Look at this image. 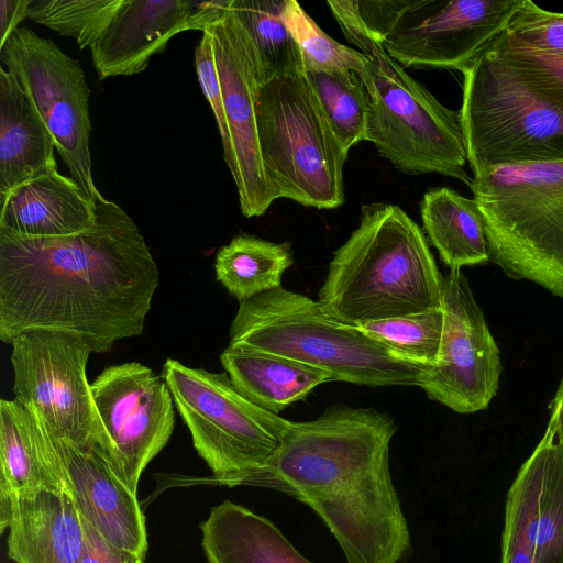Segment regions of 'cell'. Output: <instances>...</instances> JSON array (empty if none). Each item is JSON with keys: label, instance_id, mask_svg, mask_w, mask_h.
<instances>
[{"label": "cell", "instance_id": "cell-1", "mask_svg": "<svg viewBox=\"0 0 563 563\" xmlns=\"http://www.w3.org/2000/svg\"><path fill=\"white\" fill-rule=\"evenodd\" d=\"M80 233L31 238L0 229V340L31 329L62 331L107 353L139 336L159 282L134 220L99 192Z\"/></svg>", "mask_w": 563, "mask_h": 563}, {"label": "cell", "instance_id": "cell-2", "mask_svg": "<svg viewBox=\"0 0 563 563\" xmlns=\"http://www.w3.org/2000/svg\"><path fill=\"white\" fill-rule=\"evenodd\" d=\"M397 426L374 408L336 406L292 422L275 455L267 488L309 506L346 563H406L409 527L389 470Z\"/></svg>", "mask_w": 563, "mask_h": 563}, {"label": "cell", "instance_id": "cell-3", "mask_svg": "<svg viewBox=\"0 0 563 563\" xmlns=\"http://www.w3.org/2000/svg\"><path fill=\"white\" fill-rule=\"evenodd\" d=\"M443 277L423 230L399 207L362 206L333 254L318 301L352 325L442 308Z\"/></svg>", "mask_w": 563, "mask_h": 563}, {"label": "cell", "instance_id": "cell-4", "mask_svg": "<svg viewBox=\"0 0 563 563\" xmlns=\"http://www.w3.org/2000/svg\"><path fill=\"white\" fill-rule=\"evenodd\" d=\"M345 38L366 59L356 73L367 97L365 141L408 175L437 173L472 184L460 110L443 106L362 24L355 0L327 1Z\"/></svg>", "mask_w": 563, "mask_h": 563}, {"label": "cell", "instance_id": "cell-5", "mask_svg": "<svg viewBox=\"0 0 563 563\" xmlns=\"http://www.w3.org/2000/svg\"><path fill=\"white\" fill-rule=\"evenodd\" d=\"M229 339V346L321 368L332 382L420 387L430 368L388 350L357 325L332 318L319 301L282 286L240 302Z\"/></svg>", "mask_w": 563, "mask_h": 563}, {"label": "cell", "instance_id": "cell-6", "mask_svg": "<svg viewBox=\"0 0 563 563\" xmlns=\"http://www.w3.org/2000/svg\"><path fill=\"white\" fill-rule=\"evenodd\" d=\"M470 188L489 261L563 298V161L489 169Z\"/></svg>", "mask_w": 563, "mask_h": 563}, {"label": "cell", "instance_id": "cell-7", "mask_svg": "<svg viewBox=\"0 0 563 563\" xmlns=\"http://www.w3.org/2000/svg\"><path fill=\"white\" fill-rule=\"evenodd\" d=\"M162 376L188 428L194 448L212 475L188 483L267 488L272 462L290 427L233 386L227 373H212L167 358Z\"/></svg>", "mask_w": 563, "mask_h": 563}, {"label": "cell", "instance_id": "cell-8", "mask_svg": "<svg viewBox=\"0 0 563 563\" xmlns=\"http://www.w3.org/2000/svg\"><path fill=\"white\" fill-rule=\"evenodd\" d=\"M256 122L264 170L276 199L316 209L344 203L349 151L333 132L303 70L261 84Z\"/></svg>", "mask_w": 563, "mask_h": 563}, {"label": "cell", "instance_id": "cell-9", "mask_svg": "<svg viewBox=\"0 0 563 563\" xmlns=\"http://www.w3.org/2000/svg\"><path fill=\"white\" fill-rule=\"evenodd\" d=\"M460 109L473 176L563 161V110L537 93L493 45L463 73Z\"/></svg>", "mask_w": 563, "mask_h": 563}, {"label": "cell", "instance_id": "cell-10", "mask_svg": "<svg viewBox=\"0 0 563 563\" xmlns=\"http://www.w3.org/2000/svg\"><path fill=\"white\" fill-rule=\"evenodd\" d=\"M14 398L31 408L59 441L108 452L86 368L89 344L62 331L31 329L10 344Z\"/></svg>", "mask_w": 563, "mask_h": 563}, {"label": "cell", "instance_id": "cell-11", "mask_svg": "<svg viewBox=\"0 0 563 563\" xmlns=\"http://www.w3.org/2000/svg\"><path fill=\"white\" fill-rule=\"evenodd\" d=\"M0 59L44 119L70 177L93 201L100 191L91 172L90 88L80 64L27 27L9 37Z\"/></svg>", "mask_w": 563, "mask_h": 563}, {"label": "cell", "instance_id": "cell-12", "mask_svg": "<svg viewBox=\"0 0 563 563\" xmlns=\"http://www.w3.org/2000/svg\"><path fill=\"white\" fill-rule=\"evenodd\" d=\"M522 0H401L380 44L404 68L466 70Z\"/></svg>", "mask_w": 563, "mask_h": 563}, {"label": "cell", "instance_id": "cell-13", "mask_svg": "<svg viewBox=\"0 0 563 563\" xmlns=\"http://www.w3.org/2000/svg\"><path fill=\"white\" fill-rule=\"evenodd\" d=\"M205 29L212 36L221 82L224 162L235 183L243 216L258 217L276 200L264 170L257 134L256 98L265 81L262 64L250 35L229 9Z\"/></svg>", "mask_w": 563, "mask_h": 563}, {"label": "cell", "instance_id": "cell-14", "mask_svg": "<svg viewBox=\"0 0 563 563\" xmlns=\"http://www.w3.org/2000/svg\"><path fill=\"white\" fill-rule=\"evenodd\" d=\"M90 387L108 437L107 457L136 493L143 471L173 434L170 390L162 375L139 362L104 368Z\"/></svg>", "mask_w": 563, "mask_h": 563}, {"label": "cell", "instance_id": "cell-15", "mask_svg": "<svg viewBox=\"0 0 563 563\" xmlns=\"http://www.w3.org/2000/svg\"><path fill=\"white\" fill-rule=\"evenodd\" d=\"M444 327L435 365L421 388L429 398L459 413L485 409L496 395L500 353L461 269L443 277Z\"/></svg>", "mask_w": 563, "mask_h": 563}, {"label": "cell", "instance_id": "cell-16", "mask_svg": "<svg viewBox=\"0 0 563 563\" xmlns=\"http://www.w3.org/2000/svg\"><path fill=\"white\" fill-rule=\"evenodd\" d=\"M504 527L534 563H563V446L550 423L507 493Z\"/></svg>", "mask_w": 563, "mask_h": 563}, {"label": "cell", "instance_id": "cell-17", "mask_svg": "<svg viewBox=\"0 0 563 563\" xmlns=\"http://www.w3.org/2000/svg\"><path fill=\"white\" fill-rule=\"evenodd\" d=\"M199 2L186 0H122L118 11L90 47L100 79L143 71L169 40L205 27Z\"/></svg>", "mask_w": 563, "mask_h": 563}, {"label": "cell", "instance_id": "cell-18", "mask_svg": "<svg viewBox=\"0 0 563 563\" xmlns=\"http://www.w3.org/2000/svg\"><path fill=\"white\" fill-rule=\"evenodd\" d=\"M69 494L80 517L115 547L145 558V517L136 493L100 448L80 450L59 441Z\"/></svg>", "mask_w": 563, "mask_h": 563}, {"label": "cell", "instance_id": "cell-19", "mask_svg": "<svg viewBox=\"0 0 563 563\" xmlns=\"http://www.w3.org/2000/svg\"><path fill=\"white\" fill-rule=\"evenodd\" d=\"M44 489L69 494L57 439L31 408L1 399L0 490L22 496Z\"/></svg>", "mask_w": 563, "mask_h": 563}, {"label": "cell", "instance_id": "cell-20", "mask_svg": "<svg viewBox=\"0 0 563 563\" xmlns=\"http://www.w3.org/2000/svg\"><path fill=\"white\" fill-rule=\"evenodd\" d=\"M8 528V556L15 563H82V521L67 492L14 495Z\"/></svg>", "mask_w": 563, "mask_h": 563}, {"label": "cell", "instance_id": "cell-21", "mask_svg": "<svg viewBox=\"0 0 563 563\" xmlns=\"http://www.w3.org/2000/svg\"><path fill=\"white\" fill-rule=\"evenodd\" d=\"M0 229L31 238L73 235L95 223V203L82 187L57 169L0 196Z\"/></svg>", "mask_w": 563, "mask_h": 563}, {"label": "cell", "instance_id": "cell-22", "mask_svg": "<svg viewBox=\"0 0 563 563\" xmlns=\"http://www.w3.org/2000/svg\"><path fill=\"white\" fill-rule=\"evenodd\" d=\"M54 137L14 77L0 66V196L57 169Z\"/></svg>", "mask_w": 563, "mask_h": 563}, {"label": "cell", "instance_id": "cell-23", "mask_svg": "<svg viewBox=\"0 0 563 563\" xmlns=\"http://www.w3.org/2000/svg\"><path fill=\"white\" fill-rule=\"evenodd\" d=\"M208 563H313L267 518L230 500L200 526Z\"/></svg>", "mask_w": 563, "mask_h": 563}, {"label": "cell", "instance_id": "cell-24", "mask_svg": "<svg viewBox=\"0 0 563 563\" xmlns=\"http://www.w3.org/2000/svg\"><path fill=\"white\" fill-rule=\"evenodd\" d=\"M220 362L244 398L275 415L303 399L317 386L332 382L321 368L253 349L228 345Z\"/></svg>", "mask_w": 563, "mask_h": 563}, {"label": "cell", "instance_id": "cell-25", "mask_svg": "<svg viewBox=\"0 0 563 563\" xmlns=\"http://www.w3.org/2000/svg\"><path fill=\"white\" fill-rule=\"evenodd\" d=\"M420 214L426 236L450 269L489 261L483 217L473 198L432 188L421 199Z\"/></svg>", "mask_w": 563, "mask_h": 563}, {"label": "cell", "instance_id": "cell-26", "mask_svg": "<svg viewBox=\"0 0 563 563\" xmlns=\"http://www.w3.org/2000/svg\"><path fill=\"white\" fill-rule=\"evenodd\" d=\"M295 263L291 244L240 234L216 255L217 280L239 302L282 286L284 273Z\"/></svg>", "mask_w": 563, "mask_h": 563}, {"label": "cell", "instance_id": "cell-27", "mask_svg": "<svg viewBox=\"0 0 563 563\" xmlns=\"http://www.w3.org/2000/svg\"><path fill=\"white\" fill-rule=\"evenodd\" d=\"M286 0H231L229 10L250 35L265 80L303 70L300 48L288 31L283 10Z\"/></svg>", "mask_w": 563, "mask_h": 563}, {"label": "cell", "instance_id": "cell-28", "mask_svg": "<svg viewBox=\"0 0 563 563\" xmlns=\"http://www.w3.org/2000/svg\"><path fill=\"white\" fill-rule=\"evenodd\" d=\"M303 74L344 148L365 141L367 97L356 73L303 69Z\"/></svg>", "mask_w": 563, "mask_h": 563}, {"label": "cell", "instance_id": "cell-29", "mask_svg": "<svg viewBox=\"0 0 563 563\" xmlns=\"http://www.w3.org/2000/svg\"><path fill=\"white\" fill-rule=\"evenodd\" d=\"M364 333L408 361L426 367L437 364L444 312L426 310L357 325Z\"/></svg>", "mask_w": 563, "mask_h": 563}, {"label": "cell", "instance_id": "cell-30", "mask_svg": "<svg viewBox=\"0 0 563 563\" xmlns=\"http://www.w3.org/2000/svg\"><path fill=\"white\" fill-rule=\"evenodd\" d=\"M122 0H30L27 19L73 37L80 48L100 37Z\"/></svg>", "mask_w": 563, "mask_h": 563}, {"label": "cell", "instance_id": "cell-31", "mask_svg": "<svg viewBox=\"0 0 563 563\" xmlns=\"http://www.w3.org/2000/svg\"><path fill=\"white\" fill-rule=\"evenodd\" d=\"M283 20L300 48L303 69L362 70L366 55L333 40L297 1L286 0Z\"/></svg>", "mask_w": 563, "mask_h": 563}, {"label": "cell", "instance_id": "cell-32", "mask_svg": "<svg viewBox=\"0 0 563 563\" xmlns=\"http://www.w3.org/2000/svg\"><path fill=\"white\" fill-rule=\"evenodd\" d=\"M542 98L563 110V57L530 49L504 30L492 43Z\"/></svg>", "mask_w": 563, "mask_h": 563}, {"label": "cell", "instance_id": "cell-33", "mask_svg": "<svg viewBox=\"0 0 563 563\" xmlns=\"http://www.w3.org/2000/svg\"><path fill=\"white\" fill-rule=\"evenodd\" d=\"M505 31L522 46L563 57V12L547 11L531 0H522Z\"/></svg>", "mask_w": 563, "mask_h": 563}, {"label": "cell", "instance_id": "cell-34", "mask_svg": "<svg viewBox=\"0 0 563 563\" xmlns=\"http://www.w3.org/2000/svg\"><path fill=\"white\" fill-rule=\"evenodd\" d=\"M195 63L201 90L214 114L221 140L225 136L221 82L210 32L205 29L195 49Z\"/></svg>", "mask_w": 563, "mask_h": 563}, {"label": "cell", "instance_id": "cell-35", "mask_svg": "<svg viewBox=\"0 0 563 563\" xmlns=\"http://www.w3.org/2000/svg\"><path fill=\"white\" fill-rule=\"evenodd\" d=\"M81 521L85 533L82 563H143V556L113 545L82 518Z\"/></svg>", "mask_w": 563, "mask_h": 563}, {"label": "cell", "instance_id": "cell-36", "mask_svg": "<svg viewBox=\"0 0 563 563\" xmlns=\"http://www.w3.org/2000/svg\"><path fill=\"white\" fill-rule=\"evenodd\" d=\"M30 0H0V48L27 19Z\"/></svg>", "mask_w": 563, "mask_h": 563}, {"label": "cell", "instance_id": "cell-37", "mask_svg": "<svg viewBox=\"0 0 563 563\" xmlns=\"http://www.w3.org/2000/svg\"><path fill=\"white\" fill-rule=\"evenodd\" d=\"M500 563H534L527 543L515 531L505 527L501 536Z\"/></svg>", "mask_w": 563, "mask_h": 563}, {"label": "cell", "instance_id": "cell-38", "mask_svg": "<svg viewBox=\"0 0 563 563\" xmlns=\"http://www.w3.org/2000/svg\"><path fill=\"white\" fill-rule=\"evenodd\" d=\"M551 424L556 433V437H558L560 443L563 446V416L561 418L556 419L555 421H553Z\"/></svg>", "mask_w": 563, "mask_h": 563}]
</instances>
